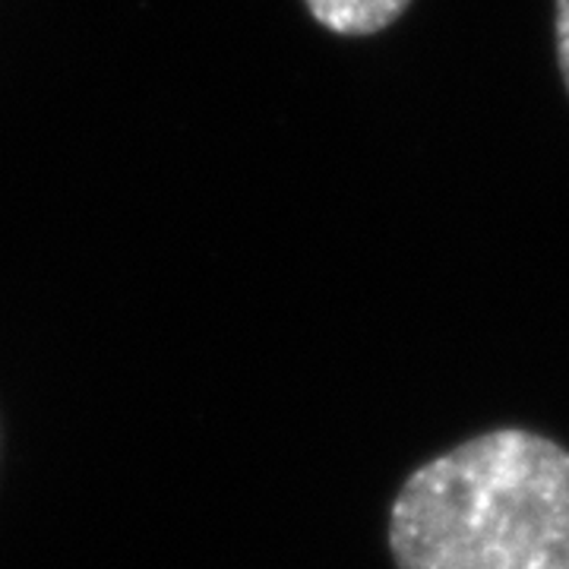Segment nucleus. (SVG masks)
Returning <instances> with one entry per match:
<instances>
[{
  "mask_svg": "<svg viewBox=\"0 0 569 569\" xmlns=\"http://www.w3.org/2000/svg\"><path fill=\"white\" fill-rule=\"evenodd\" d=\"M389 553L396 569H569V449L497 427L415 468Z\"/></svg>",
  "mask_w": 569,
  "mask_h": 569,
  "instance_id": "f257e3e1",
  "label": "nucleus"
},
{
  "mask_svg": "<svg viewBox=\"0 0 569 569\" xmlns=\"http://www.w3.org/2000/svg\"><path fill=\"white\" fill-rule=\"evenodd\" d=\"M305 7L326 32L342 39H367L402 20L411 0H305Z\"/></svg>",
  "mask_w": 569,
  "mask_h": 569,
  "instance_id": "f03ea898",
  "label": "nucleus"
},
{
  "mask_svg": "<svg viewBox=\"0 0 569 569\" xmlns=\"http://www.w3.org/2000/svg\"><path fill=\"white\" fill-rule=\"evenodd\" d=\"M553 51L569 96V0H553Z\"/></svg>",
  "mask_w": 569,
  "mask_h": 569,
  "instance_id": "7ed1b4c3",
  "label": "nucleus"
}]
</instances>
